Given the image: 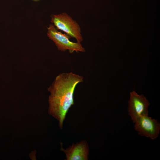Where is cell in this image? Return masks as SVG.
Returning <instances> with one entry per match:
<instances>
[{
    "label": "cell",
    "mask_w": 160,
    "mask_h": 160,
    "mask_svg": "<svg viewBox=\"0 0 160 160\" xmlns=\"http://www.w3.org/2000/svg\"><path fill=\"white\" fill-rule=\"evenodd\" d=\"M83 79L82 76L72 72L61 73L48 88L50 92L49 113L58 120L61 129L69 109L74 104L75 88Z\"/></svg>",
    "instance_id": "6da1fadb"
},
{
    "label": "cell",
    "mask_w": 160,
    "mask_h": 160,
    "mask_svg": "<svg viewBox=\"0 0 160 160\" xmlns=\"http://www.w3.org/2000/svg\"><path fill=\"white\" fill-rule=\"evenodd\" d=\"M51 22L58 30L66 33L70 37L75 38L80 43L83 40L79 24L66 13L51 16Z\"/></svg>",
    "instance_id": "7a4b0ae2"
},
{
    "label": "cell",
    "mask_w": 160,
    "mask_h": 160,
    "mask_svg": "<svg viewBox=\"0 0 160 160\" xmlns=\"http://www.w3.org/2000/svg\"><path fill=\"white\" fill-rule=\"evenodd\" d=\"M47 28L48 36L55 43L59 50L62 51L68 50L71 53L74 51L85 52L81 43L70 41L69 35L58 31L53 24H50Z\"/></svg>",
    "instance_id": "3957f363"
},
{
    "label": "cell",
    "mask_w": 160,
    "mask_h": 160,
    "mask_svg": "<svg viewBox=\"0 0 160 160\" xmlns=\"http://www.w3.org/2000/svg\"><path fill=\"white\" fill-rule=\"evenodd\" d=\"M135 129L138 134L154 140L157 137L160 130V124L157 120L148 115L139 117L134 123Z\"/></svg>",
    "instance_id": "277c9868"
},
{
    "label": "cell",
    "mask_w": 160,
    "mask_h": 160,
    "mask_svg": "<svg viewBox=\"0 0 160 160\" xmlns=\"http://www.w3.org/2000/svg\"><path fill=\"white\" fill-rule=\"evenodd\" d=\"M149 105V103L143 95H139L134 91L130 92L128 114L133 123L141 116L148 115Z\"/></svg>",
    "instance_id": "5b68a950"
},
{
    "label": "cell",
    "mask_w": 160,
    "mask_h": 160,
    "mask_svg": "<svg viewBox=\"0 0 160 160\" xmlns=\"http://www.w3.org/2000/svg\"><path fill=\"white\" fill-rule=\"evenodd\" d=\"M61 149L65 153L67 160H88V148L84 141L73 144L66 149L62 147Z\"/></svg>",
    "instance_id": "8992f818"
},
{
    "label": "cell",
    "mask_w": 160,
    "mask_h": 160,
    "mask_svg": "<svg viewBox=\"0 0 160 160\" xmlns=\"http://www.w3.org/2000/svg\"><path fill=\"white\" fill-rule=\"evenodd\" d=\"M33 0L34 1H38L39 0Z\"/></svg>",
    "instance_id": "52a82bcc"
}]
</instances>
